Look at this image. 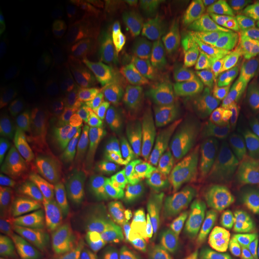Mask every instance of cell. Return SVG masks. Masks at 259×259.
I'll use <instances>...</instances> for the list:
<instances>
[{
	"label": "cell",
	"instance_id": "cell-38",
	"mask_svg": "<svg viewBox=\"0 0 259 259\" xmlns=\"http://www.w3.org/2000/svg\"><path fill=\"white\" fill-rule=\"evenodd\" d=\"M245 38L259 62V22H251L245 27Z\"/></svg>",
	"mask_w": 259,
	"mask_h": 259
},
{
	"label": "cell",
	"instance_id": "cell-7",
	"mask_svg": "<svg viewBox=\"0 0 259 259\" xmlns=\"http://www.w3.org/2000/svg\"><path fill=\"white\" fill-rule=\"evenodd\" d=\"M97 222L82 213L66 216L62 224L61 259H96Z\"/></svg>",
	"mask_w": 259,
	"mask_h": 259
},
{
	"label": "cell",
	"instance_id": "cell-15",
	"mask_svg": "<svg viewBox=\"0 0 259 259\" xmlns=\"http://www.w3.org/2000/svg\"><path fill=\"white\" fill-rule=\"evenodd\" d=\"M105 122L102 109L94 103L87 104L75 121L73 137L76 143L83 147L92 144L105 128Z\"/></svg>",
	"mask_w": 259,
	"mask_h": 259
},
{
	"label": "cell",
	"instance_id": "cell-3",
	"mask_svg": "<svg viewBox=\"0 0 259 259\" xmlns=\"http://www.w3.org/2000/svg\"><path fill=\"white\" fill-rule=\"evenodd\" d=\"M170 131L180 139L195 162L204 172H210L224 163L232 162L230 148L222 134L204 124H185L170 117L163 121Z\"/></svg>",
	"mask_w": 259,
	"mask_h": 259
},
{
	"label": "cell",
	"instance_id": "cell-36",
	"mask_svg": "<svg viewBox=\"0 0 259 259\" xmlns=\"http://www.w3.org/2000/svg\"><path fill=\"white\" fill-rule=\"evenodd\" d=\"M12 58V50L10 47L9 35L5 25L1 21L0 26V68L1 70L8 65Z\"/></svg>",
	"mask_w": 259,
	"mask_h": 259
},
{
	"label": "cell",
	"instance_id": "cell-32",
	"mask_svg": "<svg viewBox=\"0 0 259 259\" xmlns=\"http://www.w3.org/2000/svg\"><path fill=\"white\" fill-rule=\"evenodd\" d=\"M15 96V80L9 74L2 80L0 85V116L4 118L13 106Z\"/></svg>",
	"mask_w": 259,
	"mask_h": 259
},
{
	"label": "cell",
	"instance_id": "cell-9",
	"mask_svg": "<svg viewBox=\"0 0 259 259\" xmlns=\"http://www.w3.org/2000/svg\"><path fill=\"white\" fill-rule=\"evenodd\" d=\"M36 180L28 169H21L4 177L0 195V215L13 212L35 191Z\"/></svg>",
	"mask_w": 259,
	"mask_h": 259
},
{
	"label": "cell",
	"instance_id": "cell-18",
	"mask_svg": "<svg viewBox=\"0 0 259 259\" xmlns=\"http://www.w3.org/2000/svg\"><path fill=\"white\" fill-rule=\"evenodd\" d=\"M51 214V204L44 195H37L24 202L19 207L17 219L21 230L26 233L37 232Z\"/></svg>",
	"mask_w": 259,
	"mask_h": 259
},
{
	"label": "cell",
	"instance_id": "cell-20",
	"mask_svg": "<svg viewBox=\"0 0 259 259\" xmlns=\"http://www.w3.org/2000/svg\"><path fill=\"white\" fill-rule=\"evenodd\" d=\"M153 224L154 220L150 217L130 214L128 221L117 236L114 253L121 254L138 250L141 235Z\"/></svg>",
	"mask_w": 259,
	"mask_h": 259
},
{
	"label": "cell",
	"instance_id": "cell-16",
	"mask_svg": "<svg viewBox=\"0 0 259 259\" xmlns=\"http://www.w3.org/2000/svg\"><path fill=\"white\" fill-rule=\"evenodd\" d=\"M34 257L38 259H61L63 235L62 225L51 221L35 232L32 238Z\"/></svg>",
	"mask_w": 259,
	"mask_h": 259
},
{
	"label": "cell",
	"instance_id": "cell-24",
	"mask_svg": "<svg viewBox=\"0 0 259 259\" xmlns=\"http://www.w3.org/2000/svg\"><path fill=\"white\" fill-rule=\"evenodd\" d=\"M207 197V189L203 184H201L185 200L177 204H171L169 207L190 226L197 214L208 203Z\"/></svg>",
	"mask_w": 259,
	"mask_h": 259
},
{
	"label": "cell",
	"instance_id": "cell-27",
	"mask_svg": "<svg viewBox=\"0 0 259 259\" xmlns=\"http://www.w3.org/2000/svg\"><path fill=\"white\" fill-rule=\"evenodd\" d=\"M153 227L162 235L171 247H176L180 231V216L178 214L170 207L166 208L154 222Z\"/></svg>",
	"mask_w": 259,
	"mask_h": 259
},
{
	"label": "cell",
	"instance_id": "cell-40",
	"mask_svg": "<svg viewBox=\"0 0 259 259\" xmlns=\"http://www.w3.org/2000/svg\"><path fill=\"white\" fill-rule=\"evenodd\" d=\"M142 256H143V252L138 249L127 253H121V254L112 253L110 254L107 259H141Z\"/></svg>",
	"mask_w": 259,
	"mask_h": 259
},
{
	"label": "cell",
	"instance_id": "cell-17",
	"mask_svg": "<svg viewBox=\"0 0 259 259\" xmlns=\"http://www.w3.org/2000/svg\"><path fill=\"white\" fill-rule=\"evenodd\" d=\"M105 113V134L118 135L129 126L131 114L127 102L120 94L108 90L101 97Z\"/></svg>",
	"mask_w": 259,
	"mask_h": 259
},
{
	"label": "cell",
	"instance_id": "cell-30",
	"mask_svg": "<svg viewBox=\"0 0 259 259\" xmlns=\"http://www.w3.org/2000/svg\"><path fill=\"white\" fill-rule=\"evenodd\" d=\"M128 31V16L124 11H115L105 20L102 34L111 39H119Z\"/></svg>",
	"mask_w": 259,
	"mask_h": 259
},
{
	"label": "cell",
	"instance_id": "cell-21",
	"mask_svg": "<svg viewBox=\"0 0 259 259\" xmlns=\"http://www.w3.org/2000/svg\"><path fill=\"white\" fill-rule=\"evenodd\" d=\"M223 71L233 109L236 111L237 107L245 99L250 91L252 75L250 69L243 63L234 68L223 69Z\"/></svg>",
	"mask_w": 259,
	"mask_h": 259
},
{
	"label": "cell",
	"instance_id": "cell-14",
	"mask_svg": "<svg viewBox=\"0 0 259 259\" xmlns=\"http://www.w3.org/2000/svg\"><path fill=\"white\" fill-rule=\"evenodd\" d=\"M90 182L93 189L100 194H116L122 184L114 158L109 155L97 157L90 171Z\"/></svg>",
	"mask_w": 259,
	"mask_h": 259
},
{
	"label": "cell",
	"instance_id": "cell-46",
	"mask_svg": "<svg viewBox=\"0 0 259 259\" xmlns=\"http://www.w3.org/2000/svg\"><path fill=\"white\" fill-rule=\"evenodd\" d=\"M157 259H163V256H162V255H161V256H159V257H158V258Z\"/></svg>",
	"mask_w": 259,
	"mask_h": 259
},
{
	"label": "cell",
	"instance_id": "cell-13",
	"mask_svg": "<svg viewBox=\"0 0 259 259\" xmlns=\"http://www.w3.org/2000/svg\"><path fill=\"white\" fill-rule=\"evenodd\" d=\"M201 179L190 175L159 176L156 187V200L163 205L180 203L185 200L201 185Z\"/></svg>",
	"mask_w": 259,
	"mask_h": 259
},
{
	"label": "cell",
	"instance_id": "cell-39",
	"mask_svg": "<svg viewBox=\"0 0 259 259\" xmlns=\"http://www.w3.org/2000/svg\"><path fill=\"white\" fill-rule=\"evenodd\" d=\"M177 5L182 7L186 12L196 14L199 16H205L207 14V7L202 1H174Z\"/></svg>",
	"mask_w": 259,
	"mask_h": 259
},
{
	"label": "cell",
	"instance_id": "cell-5",
	"mask_svg": "<svg viewBox=\"0 0 259 259\" xmlns=\"http://www.w3.org/2000/svg\"><path fill=\"white\" fill-rule=\"evenodd\" d=\"M191 95L189 78L176 76L162 80L140 94L141 110L157 119L174 117L175 111L183 109Z\"/></svg>",
	"mask_w": 259,
	"mask_h": 259
},
{
	"label": "cell",
	"instance_id": "cell-41",
	"mask_svg": "<svg viewBox=\"0 0 259 259\" xmlns=\"http://www.w3.org/2000/svg\"><path fill=\"white\" fill-rule=\"evenodd\" d=\"M179 259H208L205 254L202 255H188V254H181Z\"/></svg>",
	"mask_w": 259,
	"mask_h": 259
},
{
	"label": "cell",
	"instance_id": "cell-35",
	"mask_svg": "<svg viewBox=\"0 0 259 259\" xmlns=\"http://www.w3.org/2000/svg\"><path fill=\"white\" fill-rule=\"evenodd\" d=\"M240 144L259 165V128L245 134L241 138Z\"/></svg>",
	"mask_w": 259,
	"mask_h": 259
},
{
	"label": "cell",
	"instance_id": "cell-25",
	"mask_svg": "<svg viewBox=\"0 0 259 259\" xmlns=\"http://www.w3.org/2000/svg\"><path fill=\"white\" fill-rule=\"evenodd\" d=\"M178 252L188 255H202L205 252V242L194 230L180 217V231L177 239Z\"/></svg>",
	"mask_w": 259,
	"mask_h": 259
},
{
	"label": "cell",
	"instance_id": "cell-31",
	"mask_svg": "<svg viewBox=\"0 0 259 259\" xmlns=\"http://www.w3.org/2000/svg\"><path fill=\"white\" fill-rule=\"evenodd\" d=\"M165 239L154 227H150L139 241V250L143 253H163L165 251Z\"/></svg>",
	"mask_w": 259,
	"mask_h": 259
},
{
	"label": "cell",
	"instance_id": "cell-33",
	"mask_svg": "<svg viewBox=\"0 0 259 259\" xmlns=\"http://www.w3.org/2000/svg\"><path fill=\"white\" fill-rule=\"evenodd\" d=\"M63 55L62 51L56 46H50L45 49L41 56V64L46 73L49 76L57 74L62 66Z\"/></svg>",
	"mask_w": 259,
	"mask_h": 259
},
{
	"label": "cell",
	"instance_id": "cell-6",
	"mask_svg": "<svg viewBox=\"0 0 259 259\" xmlns=\"http://www.w3.org/2000/svg\"><path fill=\"white\" fill-rule=\"evenodd\" d=\"M213 203L233 211L246 197L249 184L245 174L232 162L224 163L208 172L202 181Z\"/></svg>",
	"mask_w": 259,
	"mask_h": 259
},
{
	"label": "cell",
	"instance_id": "cell-19",
	"mask_svg": "<svg viewBox=\"0 0 259 259\" xmlns=\"http://www.w3.org/2000/svg\"><path fill=\"white\" fill-rule=\"evenodd\" d=\"M134 58L133 47L125 39H111L105 47V65L113 77L124 76Z\"/></svg>",
	"mask_w": 259,
	"mask_h": 259
},
{
	"label": "cell",
	"instance_id": "cell-22",
	"mask_svg": "<svg viewBox=\"0 0 259 259\" xmlns=\"http://www.w3.org/2000/svg\"><path fill=\"white\" fill-rule=\"evenodd\" d=\"M47 170L56 187L68 189L74 185L76 171L73 160L64 153H55L48 157Z\"/></svg>",
	"mask_w": 259,
	"mask_h": 259
},
{
	"label": "cell",
	"instance_id": "cell-4",
	"mask_svg": "<svg viewBox=\"0 0 259 259\" xmlns=\"http://www.w3.org/2000/svg\"><path fill=\"white\" fill-rule=\"evenodd\" d=\"M201 120L216 128L235 125V111L222 69L208 65L204 71L199 98Z\"/></svg>",
	"mask_w": 259,
	"mask_h": 259
},
{
	"label": "cell",
	"instance_id": "cell-8",
	"mask_svg": "<svg viewBox=\"0 0 259 259\" xmlns=\"http://www.w3.org/2000/svg\"><path fill=\"white\" fill-rule=\"evenodd\" d=\"M210 239L223 259H242L245 239L239 224L231 213L220 212L213 224Z\"/></svg>",
	"mask_w": 259,
	"mask_h": 259
},
{
	"label": "cell",
	"instance_id": "cell-47",
	"mask_svg": "<svg viewBox=\"0 0 259 259\" xmlns=\"http://www.w3.org/2000/svg\"><path fill=\"white\" fill-rule=\"evenodd\" d=\"M33 259H38V258H37V257H34V256H33Z\"/></svg>",
	"mask_w": 259,
	"mask_h": 259
},
{
	"label": "cell",
	"instance_id": "cell-12",
	"mask_svg": "<svg viewBox=\"0 0 259 259\" xmlns=\"http://www.w3.org/2000/svg\"><path fill=\"white\" fill-rule=\"evenodd\" d=\"M141 6L154 13L160 19L171 24V29L179 33L194 34L201 25L199 20L193 18L188 12L177 5L175 2L160 0H143Z\"/></svg>",
	"mask_w": 259,
	"mask_h": 259
},
{
	"label": "cell",
	"instance_id": "cell-28",
	"mask_svg": "<svg viewBox=\"0 0 259 259\" xmlns=\"http://www.w3.org/2000/svg\"><path fill=\"white\" fill-rule=\"evenodd\" d=\"M219 214L220 205L208 202L197 214L190 227L203 240H206L210 236L213 224Z\"/></svg>",
	"mask_w": 259,
	"mask_h": 259
},
{
	"label": "cell",
	"instance_id": "cell-2",
	"mask_svg": "<svg viewBox=\"0 0 259 259\" xmlns=\"http://www.w3.org/2000/svg\"><path fill=\"white\" fill-rule=\"evenodd\" d=\"M164 122L139 111L136 128L153 167L161 176H182L193 166V158L185 144Z\"/></svg>",
	"mask_w": 259,
	"mask_h": 259
},
{
	"label": "cell",
	"instance_id": "cell-11",
	"mask_svg": "<svg viewBox=\"0 0 259 259\" xmlns=\"http://www.w3.org/2000/svg\"><path fill=\"white\" fill-rule=\"evenodd\" d=\"M127 196L115 194L107 198L100 206L97 226L99 233L118 236L130 216Z\"/></svg>",
	"mask_w": 259,
	"mask_h": 259
},
{
	"label": "cell",
	"instance_id": "cell-37",
	"mask_svg": "<svg viewBox=\"0 0 259 259\" xmlns=\"http://www.w3.org/2000/svg\"><path fill=\"white\" fill-rule=\"evenodd\" d=\"M242 64V55L239 45L236 41L227 47L224 56V69L234 68Z\"/></svg>",
	"mask_w": 259,
	"mask_h": 259
},
{
	"label": "cell",
	"instance_id": "cell-1",
	"mask_svg": "<svg viewBox=\"0 0 259 259\" xmlns=\"http://www.w3.org/2000/svg\"><path fill=\"white\" fill-rule=\"evenodd\" d=\"M170 29L166 36L139 49L131 71L134 90L140 94L150 87L171 77H191L197 57Z\"/></svg>",
	"mask_w": 259,
	"mask_h": 259
},
{
	"label": "cell",
	"instance_id": "cell-44",
	"mask_svg": "<svg viewBox=\"0 0 259 259\" xmlns=\"http://www.w3.org/2000/svg\"><path fill=\"white\" fill-rule=\"evenodd\" d=\"M251 259H259V243L255 246L254 250L252 251V258Z\"/></svg>",
	"mask_w": 259,
	"mask_h": 259
},
{
	"label": "cell",
	"instance_id": "cell-23",
	"mask_svg": "<svg viewBox=\"0 0 259 259\" xmlns=\"http://www.w3.org/2000/svg\"><path fill=\"white\" fill-rule=\"evenodd\" d=\"M0 259H33L25 241L12 227L1 232Z\"/></svg>",
	"mask_w": 259,
	"mask_h": 259
},
{
	"label": "cell",
	"instance_id": "cell-10",
	"mask_svg": "<svg viewBox=\"0 0 259 259\" xmlns=\"http://www.w3.org/2000/svg\"><path fill=\"white\" fill-rule=\"evenodd\" d=\"M159 176L160 174L155 169L143 183L131 188L127 196L130 214L147 216L155 222L166 209L167 206L156 200V187Z\"/></svg>",
	"mask_w": 259,
	"mask_h": 259
},
{
	"label": "cell",
	"instance_id": "cell-26",
	"mask_svg": "<svg viewBox=\"0 0 259 259\" xmlns=\"http://www.w3.org/2000/svg\"><path fill=\"white\" fill-rule=\"evenodd\" d=\"M39 145V138L34 131L21 132L13 140L8 150V157L12 161L20 160L33 155Z\"/></svg>",
	"mask_w": 259,
	"mask_h": 259
},
{
	"label": "cell",
	"instance_id": "cell-42",
	"mask_svg": "<svg viewBox=\"0 0 259 259\" xmlns=\"http://www.w3.org/2000/svg\"><path fill=\"white\" fill-rule=\"evenodd\" d=\"M180 255H179V252L177 250H169L168 253L165 256V259H179Z\"/></svg>",
	"mask_w": 259,
	"mask_h": 259
},
{
	"label": "cell",
	"instance_id": "cell-29",
	"mask_svg": "<svg viewBox=\"0 0 259 259\" xmlns=\"http://www.w3.org/2000/svg\"><path fill=\"white\" fill-rule=\"evenodd\" d=\"M157 17L148 10H137L133 13V24L136 36L141 40H148L157 28Z\"/></svg>",
	"mask_w": 259,
	"mask_h": 259
},
{
	"label": "cell",
	"instance_id": "cell-43",
	"mask_svg": "<svg viewBox=\"0 0 259 259\" xmlns=\"http://www.w3.org/2000/svg\"><path fill=\"white\" fill-rule=\"evenodd\" d=\"M161 255V253H143V256L141 259H157Z\"/></svg>",
	"mask_w": 259,
	"mask_h": 259
},
{
	"label": "cell",
	"instance_id": "cell-45",
	"mask_svg": "<svg viewBox=\"0 0 259 259\" xmlns=\"http://www.w3.org/2000/svg\"><path fill=\"white\" fill-rule=\"evenodd\" d=\"M250 4L255 8L256 10L259 11V0H254V1H250Z\"/></svg>",
	"mask_w": 259,
	"mask_h": 259
},
{
	"label": "cell",
	"instance_id": "cell-34",
	"mask_svg": "<svg viewBox=\"0 0 259 259\" xmlns=\"http://www.w3.org/2000/svg\"><path fill=\"white\" fill-rule=\"evenodd\" d=\"M246 203L251 214L259 221V170L252 173L246 194Z\"/></svg>",
	"mask_w": 259,
	"mask_h": 259
}]
</instances>
